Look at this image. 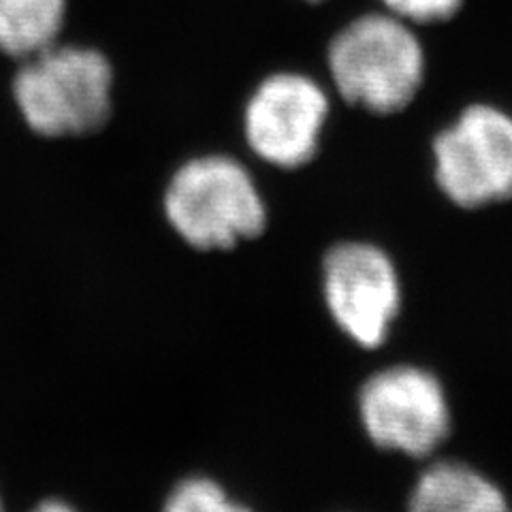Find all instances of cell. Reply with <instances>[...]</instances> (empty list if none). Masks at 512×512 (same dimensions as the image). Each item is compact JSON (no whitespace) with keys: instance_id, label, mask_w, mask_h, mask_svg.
<instances>
[{"instance_id":"obj_5","label":"cell","mask_w":512,"mask_h":512,"mask_svg":"<svg viewBox=\"0 0 512 512\" xmlns=\"http://www.w3.org/2000/svg\"><path fill=\"white\" fill-rule=\"evenodd\" d=\"M320 288L329 318L363 350L387 344L404 306L393 256L374 242L344 239L323 256Z\"/></svg>"},{"instance_id":"obj_12","label":"cell","mask_w":512,"mask_h":512,"mask_svg":"<svg viewBox=\"0 0 512 512\" xmlns=\"http://www.w3.org/2000/svg\"><path fill=\"white\" fill-rule=\"evenodd\" d=\"M32 512H77V510L60 500H47V502L39 504Z\"/></svg>"},{"instance_id":"obj_11","label":"cell","mask_w":512,"mask_h":512,"mask_svg":"<svg viewBox=\"0 0 512 512\" xmlns=\"http://www.w3.org/2000/svg\"><path fill=\"white\" fill-rule=\"evenodd\" d=\"M389 13L408 24L444 22L461 9L463 0H382Z\"/></svg>"},{"instance_id":"obj_9","label":"cell","mask_w":512,"mask_h":512,"mask_svg":"<svg viewBox=\"0 0 512 512\" xmlns=\"http://www.w3.org/2000/svg\"><path fill=\"white\" fill-rule=\"evenodd\" d=\"M67 0H0V52L28 60L58 43Z\"/></svg>"},{"instance_id":"obj_4","label":"cell","mask_w":512,"mask_h":512,"mask_svg":"<svg viewBox=\"0 0 512 512\" xmlns=\"http://www.w3.org/2000/svg\"><path fill=\"white\" fill-rule=\"evenodd\" d=\"M357 414L374 446L412 459L434 457L453 429L442 380L414 363L387 365L367 376L357 395Z\"/></svg>"},{"instance_id":"obj_6","label":"cell","mask_w":512,"mask_h":512,"mask_svg":"<svg viewBox=\"0 0 512 512\" xmlns=\"http://www.w3.org/2000/svg\"><path fill=\"white\" fill-rule=\"evenodd\" d=\"M434 178L461 210L512 199V116L487 103L466 107L431 143Z\"/></svg>"},{"instance_id":"obj_10","label":"cell","mask_w":512,"mask_h":512,"mask_svg":"<svg viewBox=\"0 0 512 512\" xmlns=\"http://www.w3.org/2000/svg\"><path fill=\"white\" fill-rule=\"evenodd\" d=\"M163 512H254L242 502H235L216 480L192 476L175 487L163 506Z\"/></svg>"},{"instance_id":"obj_2","label":"cell","mask_w":512,"mask_h":512,"mask_svg":"<svg viewBox=\"0 0 512 512\" xmlns=\"http://www.w3.org/2000/svg\"><path fill=\"white\" fill-rule=\"evenodd\" d=\"M114 67L86 45L56 43L22 60L13 99L24 122L43 137H79L99 131L111 114Z\"/></svg>"},{"instance_id":"obj_13","label":"cell","mask_w":512,"mask_h":512,"mask_svg":"<svg viewBox=\"0 0 512 512\" xmlns=\"http://www.w3.org/2000/svg\"><path fill=\"white\" fill-rule=\"evenodd\" d=\"M0 512H5V508H3V500H0Z\"/></svg>"},{"instance_id":"obj_1","label":"cell","mask_w":512,"mask_h":512,"mask_svg":"<svg viewBox=\"0 0 512 512\" xmlns=\"http://www.w3.org/2000/svg\"><path fill=\"white\" fill-rule=\"evenodd\" d=\"M335 90L372 114L406 109L425 79V52L412 24L397 15L365 13L346 24L329 45Z\"/></svg>"},{"instance_id":"obj_8","label":"cell","mask_w":512,"mask_h":512,"mask_svg":"<svg viewBox=\"0 0 512 512\" xmlns=\"http://www.w3.org/2000/svg\"><path fill=\"white\" fill-rule=\"evenodd\" d=\"M406 512H512V502L472 463L438 459L416 476Z\"/></svg>"},{"instance_id":"obj_7","label":"cell","mask_w":512,"mask_h":512,"mask_svg":"<svg viewBox=\"0 0 512 512\" xmlns=\"http://www.w3.org/2000/svg\"><path fill=\"white\" fill-rule=\"evenodd\" d=\"M329 118V99L312 77L276 73L256 86L244 111L250 150L278 169L308 165Z\"/></svg>"},{"instance_id":"obj_3","label":"cell","mask_w":512,"mask_h":512,"mask_svg":"<svg viewBox=\"0 0 512 512\" xmlns=\"http://www.w3.org/2000/svg\"><path fill=\"white\" fill-rule=\"evenodd\" d=\"M173 231L197 250H231L267 227V205L250 171L224 154L184 163L165 192Z\"/></svg>"}]
</instances>
